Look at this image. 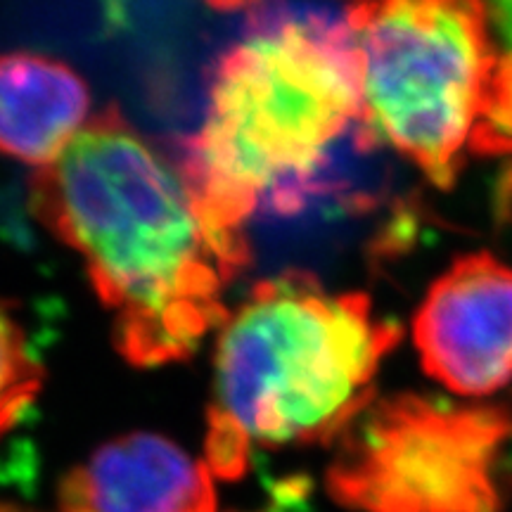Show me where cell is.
<instances>
[{"mask_svg": "<svg viewBox=\"0 0 512 512\" xmlns=\"http://www.w3.org/2000/svg\"><path fill=\"white\" fill-rule=\"evenodd\" d=\"M91 121V88L67 62L0 53V155L53 164Z\"/></svg>", "mask_w": 512, "mask_h": 512, "instance_id": "obj_8", "label": "cell"}, {"mask_svg": "<svg viewBox=\"0 0 512 512\" xmlns=\"http://www.w3.org/2000/svg\"><path fill=\"white\" fill-rule=\"evenodd\" d=\"M214 479L176 441L126 434L64 477L60 512H216Z\"/></svg>", "mask_w": 512, "mask_h": 512, "instance_id": "obj_7", "label": "cell"}, {"mask_svg": "<svg viewBox=\"0 0 512 512\" xmlns=\"http://www.w3.org/2000/svg\"><path fill=\"white\" fill-rule=\"evenodd\" d=\"M472 155L512 152V50L498 55L472 133Z\"/></svg>", "mask_w": 512, "mask_h": 512, "instance_id": "obj_10", "label": "cell"}, {"mask_svg": "<svg viewBox=\"0 0 512 512\" xmlns=\"http://www.w3.org/2000/svg\"><path fill=\"white\" fill-rule=\"evenodd\" d=\"M399 339L363 292H330L306 271L261 280L216 339L204 463L238 479L254 446L339 441L375 403Z\"/></svg>", "mask_w": 512, "mask_h": 512, "instance_id": "obj_3", "label": "cell"}, {"mask_svg": "<svg viewBox=\"0 0 512 512\" xmlns=\"http://www.w3.org/2000/svg\"><path fill=\"white\" fill-rule=\"evenodd\" d=\"M43 368L31 354L27 335L0 299V437L17 425L41 392Z\"/></svg>", "mask_w": 512, "mask_h": 512, "instance_id": "obj_9", "label": "cell"}, {"mask_svg": "<svg viewBox=\"0 0 512 512\" xmlns=\"http://www.w3.org/2000/svg\"><path fill=\"white\" fill-rule=\"evenodd\" d=\"M425 373L451 394L484 401L512 382V266L465 254L434 280L413 318Z\"/></svg>", "mask_w": 512, "mask_h": 512, "instance_id": "obj_6", "label": "cell"}, {"mask_svg": "<svg viewBox=\"0 0 512 512\" xmlns=\"http://www.w3.org/2000/svg\"><path fill=\"white\" fill-rule=\"evenodd\" d=\"M219 3L249 10V29L216 64L202 126L176 159L204 214L245 235L261 209H302L332 145L361 124V62L344 19L268 0Z\"/></svg>", "mask_w": 512, "mask_h": 512, "instance_id": "obj_2", "label": "cell"}, {"mask_svg": "<svg viewBox=\"0 0 512 512\" xmlns=\"http://www.w3.org/2000/svg\"><path fill=\"white\" fill-rule=\"evenodd\" d=\"M512 403L375 401L339 439L328 491L351 512H505Z\"/></svg>", "mask_w": 512, "mask_h": 512, "instance_id": "obj_5", "label": "cell"}, {"mask_svg": "<svg viewBox=\"0 0 512 512\" xmlns=\"http://www.w3.org/2000/svg\"><path fill=\"white\" fill-rule=\"evenodd\" d=\"M361 140L389 145L448 190L470 152L498 62L486 0H351Z\"/></svg>", "mask_w": 512, "mask_h": 512, "instance_id": "obj_4", "label": "cell"}, {"mask_svg": "<svg viewBox=\"0 0 512 512\" xmlns=\"http://www.w3.org/2000/svg\"><path fill=\"white\" fill-rule=\"evenodd\" d=\"M29 207L83 259L114 347L138 368L185 361L228 318L247 235L204 214L176 157L110 105L29 183Z\"/></svg>", "mask_w": 512, "mask_h": 512, "instance_id": "obj_1", "label": "cell"}, {"mask_svg": "<svg viewBox=\"0 0 512 512\" xmlns=\"http://www.w3.org/2000/svg\"><path fill=\"white\" fill-rule=\"evenodd\" d=\"M491 27L505 50H512V0H486Z\"/></svg>", "mask_w": 512, "mask_h": 512, "instance_id": "obj_11", "label": "cell"}]
</instances>
